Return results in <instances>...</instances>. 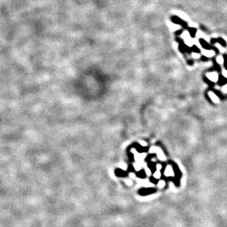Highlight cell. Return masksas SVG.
Instances as JSON below:
<instances>
[{
    "mask_svg": "<svg viewBox=\"0 0 227 227\" xmlns=\"http://www.w3.org/2000/svg\"><path fill=\"white\" fill-rule=\"evenodd\" d=\"M223 92L225 93H227V84H226V86H224V87L223 88Z\"/></svg>",
    "mask_w": 227,
    "mask_h": 227,
    "instance_id": "cell-4",
    "label": "cell"
},
{
    "mask_svg": "<svg viewBox=\"0 0 227 227\" xmlns=\"http://www.w3.org/2000/svg\"><path fill=\"white\" fill-rule=\"evenodd\" d=\"M223 75L226 78H227V71H225V70L223 71Z\"/></svg>",
    "mask_w": 227,
    "mask_h": 227,
    "instance_id": "cell-5",
    "label": "cell"
},
{
    "mask_svg": "<svg viewBox=\"0 0 227 227\" xmlns=\"http://www.w3.org/2000/svg\"><path fill=\"white\" fill-rule=\"evenodd\" d=\"M208 79L212 82H216L218 80V74L216 72H212L206 74Z\"/></svg>",
    "mask_w": 227,
    "mask_h": 227,
    "instance_id": "cell-1",
    "label": "cell"
},
{
    "mask_svg": "<svg viewBox=\"0 0 227 227\" xmlns=\"http://www.w3.org/2000/svg\"><path fill=\"white\" fill-rule=\"evenodd\" d=\"M200 41H201V45L203 46V47H204L205 49H206V50H211L210 46H209V44H208V43H206V41H204V40L201 39Z\"/></svg>",
    "mask_w": 227,
    "mask_h": 227,
    "instance_id": "cell-3",
    "label": "cell"
},
{
    "mask_svg": "<svg viewBox=\"0 0 227 227\" xmlns=\"http://www.w3.org/2000/svg\"><path fill=\"white\" fill-rule=\"evenodd\" d=\"M209 98H210L211 100H212V101L214 102V103H218V97H217L216 94H215V93L212 92H209Z\"/></svg>",
    "mask_w": 227,
    "mask_h": 227,
    "instance_id": "cell-2",
    "label": "cell"
}]
</instances>
